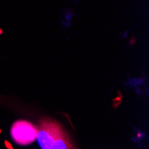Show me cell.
Listing matches in <instances>:
<instances>
[{
    "label": "cell",
    "mask_w": 149,
    "mask_h": 149,
    "mask_svg": "<svg viewBox=\"0 0 149 149\" xmlns=\"http://www.w3.org/2000/svg\"><path fill=\"white\" fill-rule=\"evenodd\" d=\"M62 126L57 121L43 118L39 120L38 126L37 127L36 139L41 149H49L53 142L63 131Z\"/></svg>",
    "instance_id": "cell-1"
},
{
    "label": "cell",
    "mask_w": 149,
    "mask_h": 149,
    "mask_svg": "<svg viewBox=\"0 0 149 149\" xmlns=\"http://www.w3.org/2000/svg\"><path fill=\"white\" fill-rule=\"evenodd\" d=\"M49 149H77L72 139L64 130L53 142Z\"/></svg>",
    "instance_id": "cell-3"
},
{
    "label": "cell",
    "mask_w": 149,
    "mask_h": 149,
    "mask_svg": "<svg viewBox=\"0 0 149 149\" xmlns=\"http://www.w3.org/2000/svg\"><path fill=\"white\" fill-rule=\"evenodd\" d=\"M11 136L19 145H30L36 139L37 127L27 120H17L11 128Z\"/></svg>",
    "instance_id": "cell-2"
}]
</instances>
